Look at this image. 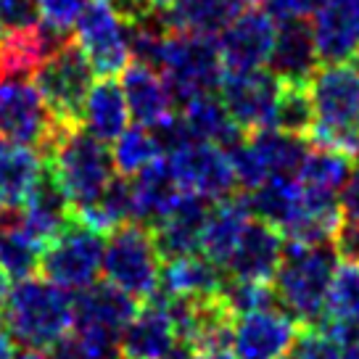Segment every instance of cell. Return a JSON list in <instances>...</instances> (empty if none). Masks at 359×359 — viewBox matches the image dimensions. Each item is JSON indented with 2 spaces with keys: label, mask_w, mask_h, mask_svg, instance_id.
Here are the masks:
<instances>
[{
  "label": "cell",
  "mask_w": 359,
  "mask_h": 359,
  "mask_svg": "<svg viewBox=\"0 0 359 359\" xmlns=\"http://www.w3.org/2000/svg\"><path fill=\"white\" fill-rule=\"evenodd\" d=\"M217 93H219L230 119L246 135L272 127L275 101H278V93H280V79L275 77L269 69L224 72Z\"/></svg>",
  "instance_id": "13"
},
{
  "label": "cell",
  "mask_w": 359,
  "mask_h": 359,
  "mask_svg": "<svg viewBox=\"0 0 359 359\" xmlns=\"http://www.w3.org/2000/svg\"><path fill=\"white\" fill-rule=\"evenodd\" d=\"M312 34L323 64H346L359 48V0H323Z\"/></svg>",
  "instance_id": "18"
},
{
  "label": "cell",
  "mask_w": 359,
  "mask_h": 359,
  "mask_svg": "<svg viewBox=\"0 0 359 359\" xmlns=\"http://www.w3.org/2000/svg\"><path fill=\"white\" fill-rule=\"evenodd\" d=\"M320 64L323 61L314 45L312 24L306 19L278 22L275 45L267 61L269 72L280 82H309Z\"/></svg>",
  "instance_id": "21"
},
{
  "label": "cell",
  "mask_w": 359,
  "mask_h": 359,
  "mask_svg": "<svg viewBox=\"0 0 359 359\" xmlns=\"http://www.w3.org/2000/svg\"><path fill=\"white\" fill-rule=\"evenodd\" d=\"M246 3H251V6H254V3H262V0H246Z\"/></svg>",
  "instance_id": "50"
},
{
  "label": "cell",
  "mask_w": 359,
  "mask_h": 359,
  "mask_svg": "<svg viewBox=\"0 0 359 359\" xmlns=\"http://www.w3.org/2000/svg\"><path fill=\"white\" fill-rule=\"evenodd\" d=\"M3 320L6 330L24 346L53 348L74 325V299L43 275L27 278L8 293Z\"/></svg>",
  "instance_id": "3"
},
{
  "label": "cell",
  "mask_w": 359,
  "mask_h": 359,
  "mask_svg": "<svg viewBox=\"0 0 359 359\" xmlns=\"http://www.w3.org/2000/svg\"><path fill=\"white\" fill-rule=\"evenodd\" d=\"M333 246L344 262H359V222L341 219L336 236H333Z\"/></svg>",
  "instance_id": "41"
},
{
  "label": "cell",
  "mask_w": 359,
  "mask_h": 359,
  "mask_svg": "<svg viewBox=\"0 0 359 359\" xmlns=\"http://www.w3.org/2000/svg\"><path fill=\"white\" fill-rule=\"evenodd\" d=\"M106 236L79 222L77 217L58 233L43 251L40 272L45 280L67 291H82L95 283L103 267Z\"/></svg>",
  "instance_id": "10"
},
{
  "label": "cell",
  "mask_w": 359,
  "mask_h": 359,
  "mask_svg": "<svg viewBox=\"0 0 359 359\" xmlns=\"http://www.w3.org/2000/svg\"><path fill=\"white\" fill-rule=\"evenodd\" d=\"M338 267L333 243H299L288 241L280 267L275 272V293L285 312H291L302 325L314 327L325 317L327 291Z\"/></svg>",
  "instance_id": "1"
},
{
  "label": "cell",
  "mask_w": 359,
  "mask_h": 359,
  "mask_svg": "<svg viewBox=\"0 0 359 359\" xmlns=\"http://www.w3.org/2000/svg\"><path fill=\"white\" fill-rule=\"evenodd\" d=\"M323 320L359 325V262H341L336 267Z\"/></svg>",
  "instance_id": "36"
},
{
  "label": "cell",
  "mask_w": 359,
  "mask_h": 359,
  "mask_svg": "<svg viewBox=\"0 0 359 359\" xmlns=\"http://www.w3.org/2000/svg\"><path fill=\"white\" fill-rule=\"evenodd\" d=\"M191 359H236V357H233L230 346H222V348H203V351H193Z\"/></svg>",
  "instance_id": "43"
},
{
  "label": "cell",
  "mask_w": 359,
  "mask_h": 359,
  "mask_svg": "<svg viewBox=\"0 0 359 359\" xmlns=\"http://www.w3.org/2000/svg\"><path fill=\"white\" fill-rule=\"evenodd\" d=\"M182 191L169 169L167 156L156 158L151 167L137 172L133 177V201H135V222L146 224L148 230L158 224L167 212L175 206Z\"/></svg>",
  "instance_id": "29"
},
{
  "label": "cell",
  "mask_w": 359,
  "mask_h": 359,
  "mask_svg": "<svg viewBox=\"0 0 359 359\" xmlns=\"http://www.w3.org/2000/svg\"><path fill=\"white\" fill-rule=\"evenodd\" d=\"M227 154L233 158L238 185L243 191H254L275 175L296 177L309 154V140L269 127V130L243 135V140Z\"/></svg>",
  "instance_id": "9"
},
{
  "label": "cell",
  "mask_w": 359,
  "mask_h": 359,
  "mask_svg": "<svg viewBox=\"0 0 359 359\" xmlns=\"http://www.w3.org/2000/svg\"><path fill=\"white\" fill-rule=\"evenodd\" d=\"M246 201L257 219L285 233L293 219H296L299 206H302V188H299L296 177L275 175V177L264 180L259 188L248 191Z\"/></svg>",
  "instance_id": "31"
},
{
  "label": "cell",
  "mask_w": 359,
  "mask_h": 359,
  "mask_svg": "<svg viewBox=\"0 0 359 359\" xmlns=\"http://www.w3.org/2000/svg\"><path fill=\"white\" fill-rule=\"evenodd\" d=\"M348 61H351V67H354V69H357V72H359V48H357V50H354V56L348 58Z\"/></svg>",
  "instance_id": "49"
},
{
  "label": "cell",
  "mask_w": 359,
  "mask_h": 359,
  "mask_svg": "<svg viewBox=\"0 0 359 359\" xmlns=\"http://www.w3.org/2000/svg\"><path fill=\"white\" fill-rule=\"evenodd\" d=\"M19 212H22L24 224L45 246L74 219V206L69 201L67 191L61 188V182L56 180V175L48 169V164L43 167V175L34 182L29 198Z\"/></svg>",
  "instance_id": "23"
},
{
  "label": "cell",
  "mask_w": 359,
  "mask_h": 359,
  "mask_svg": "<svg viewBox=\"0 0 359 359\" xmlns=\"http://www.w3.org/2000/svg\"><path fill=\"white\" fill-rule=\"evenodd\" d=\"M45 243L24 224L19 209L0 214V269L13 280H27L40 272Z\"/></svg>",
  "instance_id": "28"
},
{
  "label": "cell",
  "mask_w": 359,
  "mask_h": 359,
  "mask_svg": "<svg viewBox=\"0 0 359 359\" xmlns=\"http://www.w3.org/2000/svg\"><path fill=\"white\" fill-rule=\"evenodd\" d=\"M122 93L130 106V116L143 127H158L175 114V95L164 74L151 64L130 61L122 72Z\"/></svg>",
  "instance_id": "19"
},
{
  "label": "cell",
  "mask_w": 359,
  "mask_h": 359,
  "mask_svg": "<svg viewBox=\"0 0 359 359\" xmlns=\"http://www.w3.org/2000/svg\"><path fill=\"white\" fill-rule=\"evenodd\" d=\"M161 267L164 259L146 224L127 222L106 236L103 280L130 293L135 302H148L158 291Z\"/></svg>",
  "instance_id": "6"
},
{
  "label": "cell",
  "mask_w": 359,
  "mask_h": 359,
  "mask_svg": "<svg viewBox=\"0 0 359 359\" xmlns=\"http://www.w3.org/2000/svg\"><path fill=\"white\" fill-rule=\"evenodd\" d=\"M323 0H267V11L275 22H296V19H312Z\"/></svg>",
  "instance_id": "40"
},
{
  "label": "cell",
  "mask_w": 359,
  "mask_h": 359,
  "mask_svg": "<svg viewBox=\"0 0 359 359\" xmlns=\"http://www.w3.org/2000/svg\"><path fill=\"white\" fill-rule=\"evenodd\" d=\"M111 156H114L116 175L135 177L137 172H143V169L151 167L156 158L164 156V148H161L156 133H154L151 127L135 124V127H127V130L114 140Z\"/></svg>",
  "instance_id": "35"
},
{
  "label": "cell",
  "mask_w": 359,
  "mask_h": 359,
  "mask_svg": "<svg viewBox=\"0 0 359 359\" xmlns=\"http://www.w3.org/2000/svg\"><path fill=\"white\" fill-rule=\"evenodd\" d=\"M209 209H212V201H206L201 196H193V193H182L175 201V206L167 212V217L151 227L158 254L164 262L198 251Z\"/></svg>",
  "instance_id": "20"
},
{
  "label": "cell",
  "mask_w": 359,
  "mask_h": 359,
  "mask_svg": "<svg viewBox=\"0 0 359 359\" xmlns=\"http://www.w3.org/2000/svg\"><path fill=\"white\" fill-rule=\"evenodd\" d=\"M13 336L6 327H0V359H13Z\"/></svg>",
  "instance_id": "45"
},
{
  "label": "cell",
  "mask_w": 359,
  "mask_h": 359,
  "mask_svg": "<svg viewBox=\"0 0 359 359\" xmlns=\"http://www.w3.org/2000/svg\"><path fill=\"white\" fill-rule=\"evenodd\" d=\"M251 217L254 214L248 209L246 196H227L222 201H214L203 224L198 251L219 269H227Z\"/></svg>",
  "instance_id": "22"
},
{
  "label": "cell",
  "mask_w": 359,
  "mask_h": 359,
  "mask_svg": "<svg viewBox=\"0 0 359 359\" xmlns=\"http://www.w3.org/2000/svg\"><path fill=\"white\" fill-rule=\"evenodd\" d=\"M34 6H37V19L45 29L61 34V37H72L69 32L74 29L88 0H34Z\"/></svg>",
  "instance_id": "38"
},
{
  "label": "cell",
  "mask_w": 359,
  "mask_h": 359,
  "mask_svg": "<svg viewBox=\"0 0 359 359\" xmlns=\"http://www.w3.org/2000/svg\"><path fill=\"white\" fill-rule=\"evenodd\" d=\"M156 69L164 74L180 106L206 93H217L224 74L217 40L212 34L188 29H169Z\"/></svg>",
  "instance_id": "5"
},
{
  "label": "cell",
  "mask_w": 359,
  "mask_h": 359,
  "mask_svg": "<svg viewBox=\"0 0 359 359\" xmlns=\"http://www.w3.org/2000/svg\"><path fill=\"white\" fill-rule=\"evenodd\" d=\"M224 280V269L212 264L201 251H196L164 262L158 291L177 299H209L222 293Z\"/></svg>",
  "instance_id": "25"
},
{
  "label": "cell",
  "mask_w": 359,
  "mask_h": 359,
  "mask_svg": "<svg viewBox=\"0 0 359 359\" xmlns=\"http://www.w3.org/2000/svg\"><path fill=\"white\" fill-rule=\"evenodd\" d=\"M79 127L103 143H114L130 127V106L122 85L114 77H101L98 82H93L88 101L82 106Z\"/></svg>",
  "instance_id": "26"
},
{
  "label": "cell",
  "mask_w": 359,
  "mask_h": 359,
  "mask_svg": "<svg viewBox=\"0 0 359 359\" xmlns=\"http://www.w3.org/2000/svg\"><path fill=\"white\" fill-rule=\"evenodd\" d=\"M45 156L34 148L0 137V201L6 209H22L40 180Z\"/></svg>",
  "instance_id": "27"
},
{
  "label": "cell",
  "mask_w": 359,
  "mask_h": 359,
  "mask_svg": "<svg viewBox=\"0 0 359 359\" xmlns=\"http://www.w3.org/2000/svg\"><path fill=\"white\" fill-rule=\"evenodd\" d=\"M95 72L79 45L69 37L37 64L32 72L34 88L64 127H79L82 106L88 101Z\"/></svg>",
  "instance_id": "7"
},
{
  "label": "cell",
  "mask_w": 359,
  "mask_h": 359,
  "mask_svg": "<svg viewBox=\"0 0 359 359\" xmlns=\"http://www.w3.org/2000/svg\"><path fill=\"white\" fill-rule=\"evenodd\" d=\"M167 161L180 191L201 196L212 203L233 196V188L238 185L230 154L222 146H214L206 140H188L172 148Z\"/></svg>",
  "instance_id": "12"
},
{
  "label": "cell",
  "mask_w": 359,
  "mask_h": 359,
  "mask_svg": "<svg viewBox=\"0 0 359 359\" xmlns=\"http://www.w3.org/2000/svg\"><path fill=\"white\" fill-rule=\"evenodd\" d=\"M64 130L69 127L53 116L29 74L0 79V137L24 143L45 156Z\"/></svg>",
  "instance_id": "8"
},
{
  "label": "cell",
  "mask_w": 359,
  "mask_h": 359,
  "mask_svg": "<svg viewBox=\"0 0 359 359\" xmlns=\"http://www.w3.org/2000/svg\"><path fill=\"white\" fill-rule=\"evenodd\" d=\"M45 164L67 191L74 212L95 201L116 177L111 148L82 127L64 130L45 154Z\"/></svg>",
  "instance_id": "4"
},
{
  "label": "cell",
  "mask_w": 359,
  "mask_h": 359,
  "mask_svg": "<svg viewBox=\"0 0 359 359\" xmlns=\"http://www.w3.org/2000/svg\"><path fill=\"white\" fill-rule=\"evenodd\" d=\"M148 6L154 8V11H158V13H169L172 8H177L182 0H146Z\"/></svg>",
  "instance_id": "47"
},
{
  "label": "cell",
  "mask_w": 359,
  "mask_h": 359,
  "mask_svg": "<svg viewBox=\"0 0 359 359\" xmlns=\"http://www.w3.org/2000/svg\"><path fill=\"white\" fill-rule=\"evenodd\" d=\"M243 6L246 0H182L177 8L164 16L172 29H188L214 37L243 11Z\"/></svg>",
  "instance_id": "33"
},
{
  "label": "cell",
  "mask_w": 359,
  "mask_h": 359,
  "mask_svg": "<svg viewBox=\"0 0 359 359\" xmlns=\"http://www.w3.org/2000/svg\"><path fill=\"white\" fill-rule=\"evenodd\" d=\"M283 251H285V238L280 230L251 217L246 233L241 238L224 272H227V278H236V280L272 283L275 272L280 267Z\"/></svg>",
  "instance_id": "17"
},
{
  "label": "cell",
  "mask_w": 359,
  "mask_h": 359,
  "mask_svg": "<svg viewBox=\"0 0 359 359\" xmlns=\"http://www.w3.org/2000/svg\"><path fill=\"white\" fill-rule=\"evenodd\" d=\"M3 209H6V206H3V201H0V214H3Z\"/></svg>",
  "instance_id": "51"
},
{
  "label": "cell",
  "mask_w": 359,
  "mask_h": 359,
  "mask_svg": "<svg viewBox=\"0 0 359 359\" xmlns=\"http://www.w3.org/2000/svg\"><path fill=\"white\" fill-rule=\"evenodd\" d=\"M302 323L280 306L236 317L230 351L236 359H280L302 336Z\"/></svg>",
  "instance_id": "14"
},
{
  "label": "cell",
  "mask_w": 359,
  "mask_h": 359,
  "mask_svg": "<svg viewBox=\"0 0 359 359\" xmlns=\"http://www.w3.org/2000/svg\"><path fill=\"white\" fill-rule=\"evenodd\" d=\"M72 32L98 77H116L133 61L127 24L111 0H88Z\"/></svg>",
  "instance_id": "11"
},
{
  "label": "cell",
  "mask_w": 359,
  "mask_h": 359,
  "mask_svg": "<svg viewBox=\"0 0 359 359\" xmlns=\"http://www.w3.org/2000/svg\"><path fill=\"white\" fill-rule=\"evenodd\" d=\"M13 359H56V357H53V351H48V348L24 346L19 354H13Z\"/></svg>",
  "instance_id": "44"
},
{
  "label": "cell",
  "mask_w": 359,
  "mask_h": 359,
  "mask_svg": "<svg viewBox=\"0 0 359 359\" xmlns=\"http://www.w3.org/2000/svg\"><path fill=\"white\" fill-rule=\"evenodd\" d=\"M222 302L230 309L233 317H243V314L269 309V306H280L272 283H251V280H236V278H227L224 280Z\"/></svg>",
  "instance_id": "37"
},
{
  "label": "cell",
  "mask_w": 359,
  "mask_h": 359,
  "mask_svg": "<svg viewBox=\"0 0 359 359\" xmlns=\"http://www.w3.org/2000/svg\"><path fill=\"white\" fill-rule=\"evenodd\" d=\"M74 217L79 222L88 224V227H93L95 233H101V236H109L116 227L135 222L133 180L124 177V175H116L109 182V188L93 203H88L85 209H77Z\"/></svg>",
  "instance_id": "32"
},
{
  "label": "cell",
  "mask_w": 359,
  "mask_h": 359,
  "mask_svg": "<svg viewBox=\"0 0 359 359\" xmlns=\"http://www.w3.org/2000/svg\"><path fill=\"white\" fill-rule=\"evenodd\" d=\"M161 359H191V351H188V348H182V346H177L175 351H169L167 357H161Z\"/></svg>",
  "instance_id": "48"
},
{
  "label": "cell",
  "mask_w": 359,
  "mask_h": 359,
  "mask_svg": "<svg viewBox=\"0 0 359 359\" xmlns=\"http://www.w3.org/2000/svg\"><path fill=\"white\" fill-rule=\"evenodd\" d=\"M296 359H344V346L327 336L323 327H304L296 341Z\"/></svg>",
  "instance_id": "39"
},
{
  "label": "cell",
  "mask_w": 359,
  "mask_h": 359,
  "mask_svg": "<svg viewBox=\"0 0 359 359\" xmlns=\"http://www.w3.org/2000/svg\"><path fill=\"white\" fill-rule=\"evenodd\" d=\"M341 219L359 222V169L351 172L346 188L341 193Z\"/></svg>",
  "instance_id": "42"
},
{
  "label": "cell",
  "mask_w": 359,
  "mask_h": 359,
  "mask_svg": "<svg viewBox=\"0 0 359 359\" xmlns=\"http://www.w3.org/2000/svg\"><path fill=\"white\" fill-rule=\"evenodd\" d=\"M137 312V302L130 293L119 291L111 283H93L74 296V325L101 327L122 336L127 323Z\"/></svg>",
  "instance_id": "24"
},
{
  "label": "cell",
  "mask_w": 359,
  "mask_h": 359,
  "mask_svg": "<svg viewBox=\"0 0 359 359\" xmlns=\"http://www.w3.org/2000/svg\"><path fill=\"white\" fill-rule=\"evenodd\" d=\"M180 116H182V122H185L193 140H206V143H214V146H222L224 151L238 146L243 140V135H246L230 119L219 93H206V95H198L193 101L182 103Z\"/></svg>",
  "instance_id": "30"
},
{
  "label": "cell",
  "mask_w": 359,
  "mask_h": 359,
  "mask_svg": "<svg viewBox=\"0 0 359 359\" xmlns=\"http://www.w3.org/2000/svg\"><path fill=\"white\" fill-rule=\"evenodd\" d=\"M275 34L278 22L272 19V13L262 8H243L217 37L224 72L264 69L275 45Z\"/></svg>",
  "instance_id": "15"
},
{
  "label": "cell",
  "mask_w": 359,
  "mask_h": 359,
  "mask_svg": "<svg viewBox=\"0 0 359 359\" xmlns=\"http://www.w3.org/2000/svg\"><path fill=\"white\" fill-rule=\"evenodd\" d=\"M8 293H11V278L0 269V317L6 312V304H8Z\"/></svg>",
  "instance_id": "46"
},
{
  "label": "cell",
  "mask_w": 359,
  "mask_h": 359,
  "mask_svg": "<svg viewBox=\"0 0 359 359\" xmlns=\"http://www.w3.org/2000/svg\"><path fill=\"white\" fill-rule=\"evenodd\" d=\"M177 348V330L172 323L167 302L154 293L146 306H137L135 317L119 336L122 359H161Z\"/></svg>",
  "instance_id": "16"
},
{
  "label": "cell",
  "mask_w": 359,
  "mask_h": 359,
  "mask_svg": "<svg viewBox=\"0 0 359 359\" xmlns=\"http://www.w3.org/2000/svg\"><path fill=\"white\" fill-rule=\"evenodd\" d=\"M280 359H296V357H280Z\"/></svg>",
  "instance_id": "52"
},
{
  "label": "cell",
  "mask_w": 359,
  "mask_h": 359,
  "mask_svg": "<svg viewBox=\"0 0 359 359\" xmlns=\"http://www.w3.org/2000/svg\"><path fill=\"white\" fill-rule=\"evenodd\" d=\"M314 127V101L309 82H280V93L275 101L272 130L306 137Z\"/></svg>",
  "instance_id": "34"
},
{
  "label": "cell",
  "mask_w": 359,
  "mask_h": 359,
  "mask_svg": "<svg viewBox=\"0 0 359 359\" xmlns=\"http://www.w3.org/2000/svg\"><path fill=\"white\" fill-rule=\"evenodd\" d=\"M309 90L314 101L309 143L359 161V72L348 64H323Z\"/></svg>",
  "instance_id": "2"
}]
</instances>
